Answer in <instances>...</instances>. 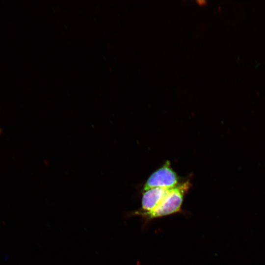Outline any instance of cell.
<instances>
[{
    "label": "cell",
    "instance_id": "obj_1",
    "mask_svg": "<svg viewBox=\"0 0 265 265\" xmlns=\"http://www.w3.org/2000/svg\"><path fill=\"white\" fill-rule=\"evenodd\" d=\"M190 186L189 182L180 183L173 187L161 203L154 211L146 213L135 212L147 220L169 215L181 211L183 199Z\"/></svg>",
    "mask_w": 265,
    "mask_h": 265
},
{
    "label": "cell",
    "instance_id": "obj_2",
    "mask_svg": "<svg viewBox=\"0 0 265 265\" xmlns=\"http://www.w3.org/2000/svg\"><path fill=\"white\" fill-rule=\"evenodd\" d=\"M180 184L177 174L167 161L150 176L144 184L143 190L154 187L169 188Z\"/></svg>",
    "mask_w": 265,
    "mask_h": 265
},
{
    "label": "cell",
    "instance_id": "obj_3",
    "mask_svg": "<svg viewBox=\"0 0 265 265\" xmlns=\"http://www.w3.org/2000/svg\"><path fill=\"white\" fill-rule=\"evenodd\" d=\"M173 188L154 187L144 190L141 199V209L136 212L146 213L154 211L161 203Z\"/></svg>",
    "mask_w": 265,
    "mask_h": 265
},
{
    "label": "cell",
    "instance_id": "obj_4",
    "mask_svg": "<svg viewBox=\"0 0 265 265\" xmlns=\"http://www.w3.org/2000/svg\"><path fill=\"white\" fill-rule=\"evenodd\" d=\"M1 132H2V130H1V128L0 127V135L1 134Z\"/></svg>",
    "mask_w": 265,
    "mask_h": 265
}]
</instances>
